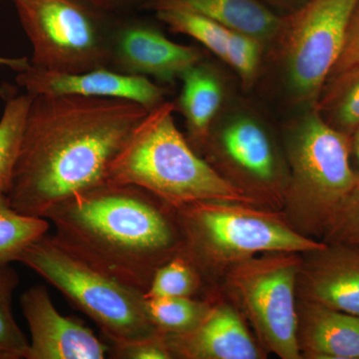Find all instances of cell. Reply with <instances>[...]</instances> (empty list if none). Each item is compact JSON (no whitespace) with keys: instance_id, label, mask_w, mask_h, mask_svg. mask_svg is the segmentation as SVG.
Listing matches in <instances>:
<instances>
[{"instance_id":"obj_1","label":"cell","mask_w":359,"mask_h":359,"mask_svg":"<svg viewBox=\"0 0 359 359\" xmlns=\"http://www.w3.org/2000/svg\"><path fill=\"white\" fill-rule=\"evenodd\" d=\"M148 113L123 99L33 97L6 195L11 207L44 218L53 205L107 182L116 156Z\"/></svg>"},{"instance_id":"obj_2","label":"cell","mask_w":359,"mask_h":359,"mask_svg":"<svg viewBox=\"0 0 359 359\" xmlns=\"http://www.w3.org/2000/svg\"><path fill=\"white\" fill-rule=\"evenodd\" d=\"M44 219L66 250L143 294L182 250L176 208L129 184L105 182L53 205Z\"/></svg>"},{"instance_id":"obj_3","label":"cell","mask_w":359,"mask_h":359,"mask_svg":"<svg viewBox=\"0 0 359 359\" xmlns=\"http://www.w3.org/2000/svg\"><path fill=\"white\" fill-rule=\"evenodd\" d=\"M175 111L168 101L149 111L116 156L107 182L140 187L176 209L201 201L255 205L194 150Z\"/></svg>"},{"instance_id":"obj_4","label":"cell","mask_w":359,"mask_h":359,"mask_svg":"<svg viewBox=\"0 0 359 359\" xmlns=\"http://www.w3.org/2000/svg\"><path fill=\"white\" fill-rule=\"evenodd\" d=\"M182 250L203 280L266 252L306 254L325 243L299 233L282 211L244 203L201 201L177 208Z\"/></svg>"},{"instance_id":"obj_5","label":"cell","mask_w":359,"mask_h":359,"mask_svg":"<svg viewBox=\"0 0 359 359\" xmlns=\"http://www.w3.org/2000/svg\"><path fill=\"white\" fill-rule=\"evenodd\" d=\"M351 148V137L328 124L314 106L285 132L289 180L282 212L302 235L325 236L358 187Z\"/></svg>"},{"instance_id":"obj_6","label":"cell","mask_w":359,"mask_h":359,"mask_svg":"<svg viewBox=\"0 0 359 359\" xmlns=\"http://www.w3.org/2000/svg\"><path fill=\"white\" fill-rule=\"evenodd\" d=\"M18 263L44 278L89 316L110 344L146 339L158 332L138 290L94 269L45 233L28 245Z\"/></svg>"},{"instance_id":"obj_7","label":"cell","mask_w":359,"mask_h":359,"mask_svg":"<svg viewBox=\"0 0 359 359\" xmlns=\"http://www.w3.org/2000/svg\"><path fill=\"white\" fill-rule=\"evenodd\" d=\"M359 0H309L282 16L271 45L282 63L283 78L292 102L316 105L339 62Z\"/></svg>"},{"instance_id":"obj_8","label":"cell","mask_w":359,"mask_h":359,"mask_svg":"<svg viewBox=\"0 0 359 359\" xmlns=\"http://www.w3.org/2000/svg\"><path fill=\"white\" fill-rule=\"evenodd\" d=\"M299 252H266L233 264L224 285L264 351L283 359L302 358L297 346V280Z\"/></svg>"},{"instance_id":"obj_9","label":"cell","mask_w":359,"mask_h":359,"mask_svg":"<svg viewBox=\"0 0 359 359\" xmlns=\"http://www.w3.org/2000/svg\"><path fill=\"white\" fill-rule=\"evenodd\" d=\"M32 46V66L60 73L109 68L111 25L76 0H11Z\"/></svg>"},{"instance_id":"obj_10","label":"cell","mask_w":359,"mask_h":359,"mask_svg":"<svg viewBox=\"0 0 359 359\" xmlns=\"http://www.w3.org/2000/svg\"><path fill=\"white\" fill-rule=\"evenodd\" d=\"M200 153L257 207L282 211L289 167L285 152L256 115L241 111L217 118Z\"/></svg>"},{"instance_id":"obj_11","label":"cell","mask_w":359,"mask_h":359,"mask_svg":"<svg viewBox=\"0 0 359 359\" xmlns=\"http://www.w3.org/2000/svg\"><path fill=\"white\" fill-rule=\"evenodd\" d=\"M202 59L199 49L172 41L144 21L111 25L109 68L117 72L172 84Z\"/></svg>"},{"instance_id":"obj_12","label":"cell","mask_w":359,"mask_h":359,"mask_svg":"<svg viewBox=\"0 0 359 359\" xmlns=\"http://www.w3.org/2000/svg\"><path fill=\"white\" fill-rule=\"evenodd\" d=\"M20 306L32 339L25 359H103L109 346L76 318L57 311L44 285L26 290Z\"/></svg>"},{"instance_id":"obj_13","label":"cell","mask_w":359,"mask_h":359,"mask_svg":"<svg viewBox=\"0 0 359 359\" xmlns=\"http://www.w3.org/2000/svg\"><path fill=\"white\" fill-rule=\"evenodd\" d=\"M16 83L37 95H75L123 99L148 111L165 102L167 89L147 77L133 76L108 67L80 73H60L30 66L18 73Z\"/></svg>"},{"instance_id":"obj_14","label":"cell","mask_w":359,"mask_h":359,"mask_svg":"<svg viewBox=\"0 0 359 359\" xmlns=\"http://www.w3.org/2000/svg\"><path fill=\"white\" fill-rule=\"evenodd\" d=\"M297 299L359 316V250L327 244L302 254Z\"/></svg>"},{"instance_id":"obj_15","label":"cell","mask_w":359,"mask_h":359,"mask_svg":"<svg viewBox=\"0 0 359 359\" xmlns=\"http://www.w3.org/2000/svg\"><path fill=\"white\" fill-rule=\"evenodd\" d=\"M173 358L259 359L261 347L250 334L237 309L211 301L196 327L188 332L166 334Z\"/></svg>"},{"instance_id":"obj_16","label":"cell","mask_w":359,"mask_h":359,"mask_svg":"<svg viewBox=\"0 0 359 359\" xmlns=\"http://www.w3.org/2000/svg\"><path fill=\"white\" fill-rule=\"evenodd\" d=\"M297 306L302 358L359 359V316L306 299Z\"/></svg>"},{"instance_id":"obj_17","label":"cell","mask_w":359,"mask_h":359,"mask_svg":"<svg viewBox=\"0 0 359 359\" xmlns=\"http://www.w3.org/2000/svg\"><path fill=\"white\" fill-rule=\"evenodd\" d=\"M144 7L155 13L168 8L193 11L254 37L264 47L271 44L282 21L259 0H146Z\"/></svg>"},{"instance_id":"obj_18","label":"cell","mask_w":359,"mask_h":359,"mask_svg":"<svg viewBox=\"0 0 359 359\" xmlns=\"http://www.w3.org/2000/svg\"><path fill=\"white\" fill-rule=\"evenodd\" d=\"M180 79L181 94L175 107L185 117L189 143L200 154L223 104V83L216 70L203 59Z\"/></svg>"},{"instance_id":"obj_19","label":"cell","mask_w":359,"mask_h":359,"mask_svg":"<svg viewBox=\"0 0 359 359\" xmlns=\"http://www.w3.org/2000/svg\"><path fill=\"white\" fill-rule=\"evenodd\" d=\"M4 109L0 119V195H7L13 183L33 95L15 94L8 86L0 91Z\"/></svg>"},{"instance_id":"obj_20","label":"cell","mask_w":359,"mask_h":359,"mask_svg":"<svg viewBox=\"0 0 359 359\" xmlns=\"http://www.w3.org/2000/svg\"><path fill=\"white\" fill-rule=\"evenodd\" d=\"M49 221L21 214L0 195V264L18 262L28 245L48 233Z\"/></svg>"},{"instance_id":"obj_21","label":"cell","mask_w":359,"mask_h":359,"mask_svg":"<svg viewBox=\"0 0 359 359\" xmlns=\"http://www.w3.org/2000/svg\"><path fill=\"white\" fill-rule=\"evenodd\" d=\"M337 74L330 95L320 99L314 107L328 113L330 118L325 119L328 124L351 137L359 127V66Z\"/></svg>"},{"instance_id":"obj_22","label":"cell","mask_w":359,"mask_h":359,"mask_svg":"<svg viewBox=\"0 0 359 359\" xmlns=\"http://www.w3.org/2000/svg\"><path fill=\"white\" fill-rule=\"evenodd\" d=\"M211 299L195 297H154L145 299L146 311L153 325L166 334L192 330L202 320Z\"/></svg>"},{"instance_id":"obj_23","label":"cell","mask_w":359,"mask_h":359,"mask_svg":"<svg viewBox=\"0 0 359 359\" xmlns=\"http://www.w3.org/2000/svg\"><path fill=\"white\" fill-rule=\"evenodd\" d=\"M156 15L172 32L192 37L224 61L230 28L186 9H161Z\"/></svg>"},{"instance_id":"obj_24","label":"cell","mask_w":359,"mask_h":359,"mask_svg":"<svg viewBox=\"0 0 359 359\" xmlns=\"http://www.w3.org/2000/svg\"><path fill=\"white\" fill-rule=\"evenodd\" d=\"M20 278L11 264H0V359H25L29 340L14 318L13 299Z\"/></svg>"},{"instance_id":"obj_25","label":"cell","mask_w":359,"mask_h":359,"mask_svg":"<svg viewBox=\"0 0 359 359\" xmlns=\"http://www.w3.org/2000/svg\"><path fill=\"white\" fill-rule=\"evenodd\" d=\"M203 285L204 280L199 271L179 254L155 271L144 297H195Z\"/></svg>"},{"instance_id":"obj_26","label":"cell","mask_w":359,"mask_h":359,"mask_svg":"<svg viewBox=\"0 0 359 359\" xmlns=\"http://www.w3.org/2000/svg\"><path fill=\"white\" fill-rule=\"evenodd\" d=\"M264 48L254 37L230 29L224 62L237 72L245 88L256 81Z\"/></svg>"},{"instance_id":"obj_27","label":"cell","mask_w":359,"mask_h":359,"mask_svg":"<svg viewBox=\"0 0 359 359\" xmlns=\"http://www.w3.org/2000/svg\"><path fill=\"white\" fill-rule=\"evenodd\" d=\"M325 244L349 245L359 249V183L325 235Z\"/></svg>"},{"instance_id":"obj_28","label":"cell","mask_w":359,"mask_h":359,"mask_svg":"<svg viewBox=\"0 0 359 359\" xmlns=\"http://www.w3.org/2000/svg\"><path fill=\"white\" fill-rule=\"evenodd\" d=\"M108 355L115 359H173L166 334L160 330L136 341L109 344Z\"/></svg>"},{"instance_id":"obj_29","label":"cell","mask_w":359,"mask_h":359,"mask_svg":"<svg viewBox=\"0 0 359 359\" xmlns=\"http://www.w3.org/2000/svg\"><path fill=\"white\" fill-rule=\"evenodd\" d=\"M359 66V6L349 28L348 35L340 56L339 62L335 65L332 73L342 72L351 68L358 67Z\"/></svg>"},{"instance_id":"obj_30","label":"cell","mask_w":359,"mask_h":359,"mask_svg":"<svg viewBox=\"0 0 359 359\" xmlns=\"http://www.w3.org/2000/svg\"><path fill=\"white\" fill-rule=\"evenodd\" d=\"M271 11L280 16H287L306 6L309 0H259Z\"/></svg>"},{"instance_id":"obj_31","label":"cell","mask_w":359,"mask_h":359,"mask_svg":"<svg viewBox=\"0 0 359 359\" xmlns=\"http://www.w3.org/2000/svg\"><path fill=\"white\" fill-rule=\"evenodd\" d=\"M76 1L81 2L85 6L91 7L95 11H108L111 9L117 8V7L123 6V4L128 2L129 0H76Z\"/></svg>"},{"instance_id":"obj_32","label":"cell","mask_w":359,"mask_h":359,"mask_svg":"<svg viewBox=\"0 0 359 359\" xmlns=\"http://www.w3.org/2000/svg\"><path fill=\"white\" fill-rule=\"evenodd\" d=\"M0 66L11 68V70L15 71L16 73L22 72L28 69L32 66L30 59L27 57H4L0 56Z\"/></svg>"},{"instance_id":"obj_33","label":"cell","mask_w":359,"mask_h":359,"mask_svg":"<svg viewBox=\"0 0 359 359\" xmlns=\"http://www.w3.org/2000/svg\"><path fill=\"white\" fill-rule=\"evenodd\" d=\"M351 148H353L354 155H355L356 160H358V172H356L359 178V127L351 135Z\"/></svg>"},{"instance_id":"obj_34","label":"cell","mask_w":359,"mask_h":359,"mask_svg":"<svg viewBox=\"0 0 359 359\" xmlns=\"http://www.w3.org/2000/svg\"><path fill=\"white\" fill-rule=\"evenodd\" d=\"M6 1V0H0V2Z\"/></svg>"}]
</instances>
